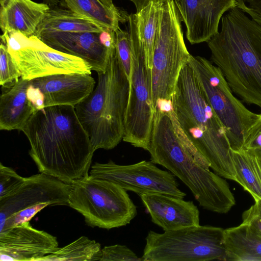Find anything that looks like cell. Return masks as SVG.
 Segmentation results:
<instances>
[{
	"instance_id": "obj_34",
	"label": "cell",
	"mask_w": 261,
	"mask_h": 261,
	"mask_svg": "<svg viewBox=\"0 0 261 261\" xmlns=\"http://www.w3.org/2000/svg\"><path fill=\"white\" fill-rule=\"evenodd\" d=\"M104 4L110 8L116 7L113 3V0H100ZM135 5L137 11L142 9L149 1V0H129Z\"/></svg>"
},
{
	"instance_id": "obj_13",
	"label": "cell",
	"mask_w": 261,
	"mask_h": 261,
	"mask_svg": "<svg viewBox=\"0 0 261 261\" xmlns=\"http://www.w3.org/2000/svg\"><path fill=\"white\" fill-rule=\"evenodd\" d=\"M28 97L37 109L55 106H75L94 89L91 74H56L29 80Z\"/></svg>"
},
{
	"instance_id": "obj_30",
	"label": "cell",
	"mask_w": 261,
	"mask_h": 261,
	"mask_svg": "<svg viewBox=\"0 0 261 261\" xmlns=\"http://www.w3.org/2000/svg\"><path fill=\"white\" fill-rule=\"evenodd\" d=\"M49 206L48 203H41L20 210L8 217L0 231L30 222L41 210Z\"/></svg>"
},
{
	"instance_id": "obj_22",
	"label": "cell",
	"mask_w": 261,
	"mask_h": 261,
	"mask_svg": "<svg viewBox=\"0 0 261 261\" xmlns=\"http://www.w3.org/2000/svg\"><path fill=\"white\" fill-rule=\"evenodd\" d=\"M105 29L68 9L50 8L34 34L37 37L54 32H89L101 33Z\"/></svg>"
},
{
	"instance_id": "obj_23",
	"label": "cell",
	"mask_w": 261,
	"mask_h": 261,
	"mask_svg": "<svg viewBox=\"0 0 261 261\" xmlns=\"http://www.w3.org/2000/svg\"><path fill=\"white\" fill-rule=\"evenodd\" d=\"M67 9L102 28L115 31L119 23L128 21L126 12L116 7L110 8L100 0H62Z\"/></svg>"
},
{
	"instance_id": "obj_3",
	"label": "cell",
	"mask_w": 261,
	"mask_h": 261,
	"mask_svg": "<svg viewBox=\"0 0 261 261\" xmlns=\"http://www.w3.org/2000/svg\"><path fill=\"white\" fill-rule=\"evenodd\" d=\"M221 20L220 31L207 42L212 61L233 92L261 109V26L237 6Z\"/></svg>"
},
{
	"instance_id": "obj_28",
	"label": "cell",
	"mask_w": 261,
	"mask_h": 261,
	"mask_svg": "<svg viewBox=\"0 0 261 261\" xmlns=\"http://www.w3.org/2000/svg\"><path fill=\"white\" fill-rule=\"evenodd\" d=\"M242 150L261 158V113L248 130Z\"/></svg>"
},
{
	"instance_id": "obj_15",
	"label": "cell",
	"mask_w": 261,
	"mask_h": 261,
	"mask_svg": "<svg viewBox=\"0 0 261 261\" xmlns=\"http://www.w3.org/2000/svg\"><path fill=\"white\" fill-rule=\"evenodd\" d=\"M58 248L56 237L30 222L0 231L1 261H40Z\"/></svg>"
},
{
	"instance_id": "obj_6",
	"label": "cell",
	"mask_w": 261,
	"mask_h": 261,
	"mask_svg": "<svg viewBox=\"0 0 261 261\" xmlns=\"http://www.w3.org/2000/svg\"><path fill=\"white\" fill-rule=\"evenodd\" d=\"M181 21L174 0L162 3L151 68L154 110L171 107L180 70L191 55L185 43Z\"/></svg>"
},
{
	"instance_id": "obj_29",
	"label": "cell",
	"mask_w": 261,
	"mask_h": 261,
	"mask_svg": "<svg viewBox=\"0 0 261 261\" xmlns=\"http://www.w3.org/2000/svg\"><path fill=\"white\" fill-rule=\"evenodd\" d=\"M25 177L18 174L12 168L0 164V198L11 194L24 181Z\"/></svg>"
},
{
	"instance_id": "obj_26",
	"label": "cell",
	"mask_w": 261,
	"mask_h": 261,
	"mask_svg": "<svg viewBox=\"0 0 261 261\" xmlns=\"http://www.w3.org/2000/svg\"><path fill=\"white\" fill-rule=\"evenodd\" d=\"M21 73L5 43L0 45V84L3 88L11 86L21 77Z\"/></svg>"
},
{
	"instance_id": "obj_8",
	"label": "cell",
	"mask_w": 261,
	"mask_h": 261,
	"mask_svg": "<svg viewBox=\"0 0 261 261\" xmlns=\"http://www.w3.org/2000/svg\"><path fill=\"white\" fill-rule=\"evenodd\" d=\"M142 261L226 260L224 229L196 225L164 231H149Z\"/></svg>"
},
{
	"instance_id": "obj_4",
	"label": "cell",
	"mask_w": 261,
	"mask_h": 261,
	"mask_svg": "<svg viewBox=\"0 0 261 261\" xmlns=\"http://www.w3.org/2000/svg\"><path fill=\"white\" fill-rule=\"evenodd\" d=\"M171 108L181 128L210 168L236 181V173L226 130L209 103L190 64L180 70Z\"/></svg>"
},
{
	"instance_id": "obj_17",
	"label": "cell",
	"mask_w": 261,
	"mask_h": 261,
	"mask_svg": "<svg viewBox=\"0 0 261 261\" xmlns=\"http://www.w3.org/2000/svg\"><path fill=\"white\" fill-rule=\"evenodd\" d=\"M100 33L54 32L38 38L55 50L82 59L97 73L105 71L111 48L103 44Z\"/></svg>"
},
{
	"instance_id": "obj_2",
	"label": "cell",
	"mask_w": 261,
	"mask_h": 261,
	"mask_svg": "<svg viewBox=\"0 0 261 261\" xmlns=\"http://www.w3.org/2000/svg\"><path fill=\"white\" fill-rule=\"evenodd\" d=\"M148 151L151 161L181 180L203 208L224 214L234 205L228 183L210 170V163L187 137L172 108L154 110Z\"/></svg>"
},
{
	"instance_id": "obj_9",
	"label": "cell",
	"mask_w": 261,
	"mask_h": 261,
	"mask_svg": "<svg viewBox=\"0 0 261 261\" xmlns=\"http://www.w3.org/2000/svg\"><path fill=\"white\" fill-rule=\"evenodd\" d=\"M192 67L205 95L223 125L231 149L242 150L246 134L258 114L233 93L221 70L205 58L191 55Z\"/></svg>"
},
{
	"instance_id": "obj_14",
	"label": "cell",
	"mask_w": 261,
	"mask_h": 261,
	"mask_svg": "<svg viewBox=\"0 0 261 261\" xmlns=\"http://www.w3.org/2000/svg\"><path fill=\"white\" fill-rule=\"evenodd\" d=\"M71 185L40 172L25 177L22 184L11 194L0 198V227L13 213L35 204L69 205Z\"/></svg>"
},
{
	"instance_id": "obj_36",
	"label": "cell",
	"mask_w": 261,
	"mask_h": 261,
	"mask_svg": "<svg viewBox=\"0 0 261 261\" xmlns=\"http://www.w3.org/2000/svg\"><path fill=\"white\" fill-rule=\"evenodd\" d=\"M9 0H0L1 7L4 6Z\"/></svg>"
},
{
	"instance_id": "obj_32",
	"label": "cell",
	"mask_w": 261,
	"mask_h": 261,
	"mask_svg": "<svg viewBox=\"0 0 261 261\" xmlns=\"http://www.w3.org/2000/svg\"><path fill=\"white\" fill-rule=\"evenodd\" d=\"M254 201V204L243 212L242 223L249 225L261 236V200Z\"/></svg>"
},
{
	"instance_id": "obj_24",
	"label": "cell",
	"mask_w": 261,
	"mask_h": 261,
	"mask_svg": "<svg viewBox=\"0 0 261 261\" xmlns=\"http://www.w3.org/2000/svg\"><path fill=\"white\" fill-rule=\"evenodd\" d=\"M236 173V181L254 200H261V158L244 150H231Z\"/></svg>"
},
{
	"instance_id": "obj_10",
	"label": "cell",
	"mask_w": 261,
	"mask_h": 261,
	"mask_svg": "<svg viewBox=\"0 0 261 261\" xmlns=\"http://www.w3.org/2000/svg\"><path fill=\"white\" fill-rule=\"evenodd\" d=\"M132 73L123 140L148 151L154 114L151 69L147 67L142 51L132 46Z\"/></svg>"
},
{
	"instance_id": "obj_33",
	"label": "cell",
	"mask_w": 261,
	"mask_h": 261,
	"mask_svg": "<svg viewBox=\"0 0 261 261\" xmlns=\"http://www.w3.org/2000/svg\"><path fill=\"white\" fill-rule=\"evenodd\" d=\"M236 5L261 26V0H236Z\"/></svg>"
},
{
	"instance_id": "obj_35",
	"label": "cell",
	"mask_w": 261,
	"mask_h": 261,
	"mask_svg": "<svg viewBox=\"0 0 261 261\" xmlns=\"http://www.w3.org/2000/svg\"><path fill=\"white\" fill-rule=\"evenodd\" d=\"M60 2L61 0H43V3L47 4L50 8L57 6Z\"/></svg>"
},
{
	"instance_id": "obj_21",
	"label": "cell",
	"mask_w": 261,
	"mask_h": 261,
	"mask_svg": "<svg viewBox=\"0 0 261 261\" xmlns=\"http://www.w3.org/2000/svg\"><path fill=\"white\" fill-rule=\"evenodd\" d=\"M226 260L261 261V236L249 225L224 229Z\"/></svg>"
},
{
	"instance_id": "obj_1",
	"label": "cell",
	"mask_w": 261,
	"mask_h": 261,
	"mask_svg": "<svg viewBox=\"0 0 261 261\" xmlns=\"http://www.w3.org/2000/svg\"><path fill=\"white\" fill-rule=\"evenodd\" d=\"M21 131L30 142L29 153L39 172L69 184L89 174L95 150L74 107L38 109Z\"/></svg>"
},
{
	"instance_id": "obj_20",
	"label": "cell",
	"mask_w": 261,
	"mask_h": 261,
	"mask_svg": "<svg viewBox=\"0 0 261 261\" xmlns=\"http://www.w3.org/2000/svg\"><path fill=\"white\" fill-rule=\"evenodd\" d=\"M50 7L32 0H9L0 9V27L3 33L17 32L30 37Z\"/></svg>"
},
{
	"instance_id": "obj_19",
	"label": "cell",
	"mask_w": 261,
	"mask_h": 261,
	"mask_svg": "<svg viewBox=\"0 0 261 261\" xmlns=\"http://www.w3.org/2000/svg\"><path fill=\"white\" fill-rule=\"evenodd\" d=\"M29 80L20 77L0 97V130H21L37 110L28 97Z\"/></svg>"
},
{
	"instance_id": "obj_12",
	"label": "cell",
	"mask_w": 261,
	"mask_h": 261,
	"mask_svg": "<svg viewBox=\"0 0 261 261\" xmlns=\"http://www.w3.org/2000/svg\"><path fill=\"white\" fill-rule=\"evenodd\" d=\"M27 39L21 48L8 50L22 79L31 80L63 73L91 74L90 66L82 59L55 50L35 35Z\"/></svg>"
},
{
	"instance_id": "obj_7",
	"label": "cell",
	"mask_w": 261,
	"mask_h": 261,
	"mask_svg": "<svg viewBox=\"0 0 261 261\" xmlns=\"http://www.w3.org/2000/svg\"><path fill=\"white\" fill-rule=\"evenodd\" d=\"M70 185L68 206L82 215L91 227L110 229L125 226L137 214L126 191L111 181L89 174Z\"/></svg>"
},
{
	"instance_id": "obj_18",
	"label": "cell",
	"mask_w": 261,
	"mask_h": 261,
	"mask_svg": "<svg viewBox=\"0 0 261 261\" xmlns=\"http://www.w3.org/2000/svg\"><path fill=\"white\" fill-rule=\"evenodd\" d=\"M139 196L152 222L164 231L199 225V211L192 201L160 193Z\"/></svg>"
},
{
	"instance_id": "obj_25",
	"label": "cell",
	"mask_w": 261,
	"mask_h": 261,
	"mask_svg": "<svg viewBox=\"0 0 261 261\" xmlns=\"http://www.w3.org/2000/svg\"><path fill=\"white\" fill-rule=\"evenodd\" d=\"M100 244L87 237L81 236L54 253L42 257L40 261H92L100 260Z\"/></svg>"
},
{
	"instance_id": "obj_27",
	"label": "cell",
	"mask_w": 261,
	"mask_h": 261,
	"mask_svg": "<svg viewBox=\"0 0 261 261\" xmlns=\"http://www.w3.org/2000/svg\"><path fill=\"white\" fill-rule=\"evenodd\" d=\"M115 33L116 51L129 83L132 73V51L129 32L119 28Z\"/></svg>"
},
{
	"instance_id": "obj_31",
	"label": "cell",
	"mask_w": 261,
	"mask_h": 261,
	"mask_svg": "<svg viewBox=\"0 0 261 261\" xmlns=\"http://www.w3.org/2000/svg\"><path fill=\"white\" fill-rule=\"evenodd\" d=\"M100 261H142L132 250L123 245H114L101 249Z\"/></svg>"
},
{
	"instance_id": "obj_16",
	"label": "cell",
	"mask_w": 261,
	"mask_h": 261,
	"mask_svg": "<svg viewBox=\"0 0 261 261\" xmlns=\"http://www.w3.org/2000/svg\"><path fill=\"white\" fill-rule=\"evenodd\" d=\"M192 44L207 42L219 31L223 15L236 7V0H174Z\"/></svg>"
},
{
	"instance_id": "obj_5",
	"label": "cell",
	"mask_w": 261,
	"mask_h": 261,
	"mask_svg": "<svg viewBox=\"0 0 261 261\" xmlns=\"http://www.w3.org/2000/svg\"><path fill=\"white\" fill-rule=\"evenodd\" d=\"M97 75L93 91L75 106L95 151L115 148L124 136L129 84L115 45L110 49L105 71Z\"/></svg>"
},
{
	"instance_id": "obj_11",
	"label": "cell",
	"mask_w": 261,
	"mask_h": 261,
	"mask_svg": "<svg viewBox=\"0 0 261 261\" xmlns=\"http://www.w3.org/2000/svg\"><path fill=\"white\" fill-rule=\"evenodd\" d=\"M155 164L151 161L143 160L121 165L110 160L106 163H95L91 166L89 175L111 181L139 195L160 193L184 198L186 194L179 189L174 175Z\"/></svg>"
},
{
	"instance_id": "obj_37",
	"label": "cell",
	"mask_w": 261,
	"mask_h": 261,
	"mask_svg": "<svg viewBox=\"0 0 261 261\" xmlns=\"http://www.w3.org/2000/svg\"><path fill=\"white\" fill-rule=\"evenodd\" d=\"M149 1H151V0H149ZM151 1H153L155 2H157V3H164L168 0H151Z\"/></svg>"
}]
</instances>
